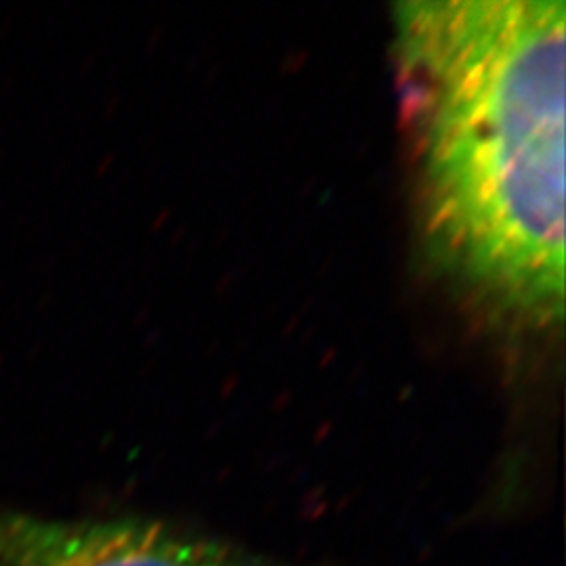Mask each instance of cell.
I'll use <instances>...</instances> for the list:
<instances>
[{
  "instance_id": "cell-2",
  "label": "cell",
  "mask_w": 566,
  "mask_h": 566,
  "mask_svg": "<svg viewBox=\"0 0 566 566\" xmlns=\"http://www.w3.org/2000/svg\"><path fill=\"white\" fill-rule=\"evenodd\" d=\"M0 566H282L245 547L142 521H53L0 507Z\"/></svg>"
},
{
  "instance_id": "cell-1",
  "label": "cell",
  "mask_w": 566,
  "mask_h": 566,
  "mask_svg": "<svg viewBox=\"0 0 566 566\" xmlns=\"http://www.w3.org/2000/svg\"><path fill=\"white\" fill-rule=\"evenodd\" d=\"M563 0L395 4L405 135L426 240L502 313L565 317Z\"/></svg>"
}]
</instances>
